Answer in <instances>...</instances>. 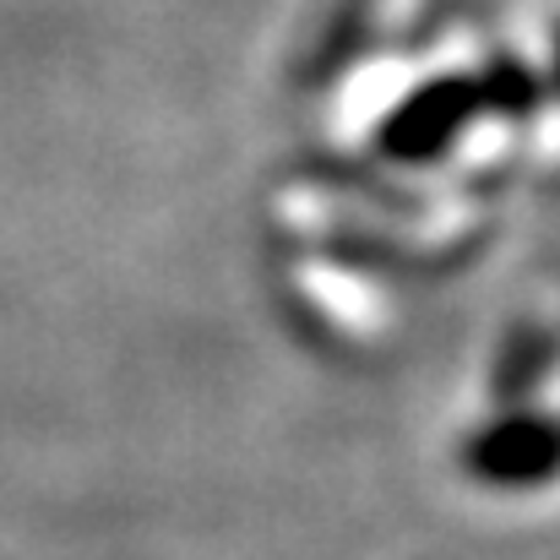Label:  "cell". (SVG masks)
<instances>
[{
	"instance_id": "obj_1",
	"label": "cell",
	"mask_w": 560,
	"mask_h": 560,
	"mask_svg": "<svg viewBox=\"0 0 560 560\" xmlns=\"http://www.w3.org/2000/svg\"><path fill=\"white\" fill-rule=\"evenodd\" d=\"M463 463L479 485L495 490H545L560 479V413L517 408L474 430L463 446Z\"/></svg>"
},
{
	"instance_id": "obj_2",
	"label": "cell",
	"mask_w": 560,
	"mask_h": 560,
	"mask_svg": "<svg viewBox=\"0 0 560 560\" xmlns=\"http://www.w3.org/2000/svg\"><path fill=\"white\" fill-rule=\"evenodd\" d=\"M474 109H479V88L474 82H435L397 115V148L408 159H430L468 126Z\"/></svg>"
}]
</instances>
